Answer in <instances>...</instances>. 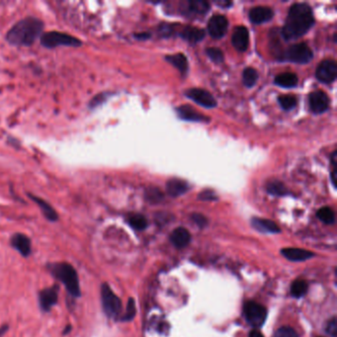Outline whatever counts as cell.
Here are the masks:
<instances>
[{"instance_id":"obj_1","label":"cell","mask_w":337,"mask_h":337,"mask_svg":"<svg viewBox=\"0 0 337 337\" xmlns=\"http://www.w3.org/2000/svg\"><path fill=\"white\" fill-rule=\"evenodd\" d=\"M314 23L312 8L306 3H295L291 6L288 17L282 29L285 40H295L304 36Z\"/></svg>"},{"instance_id":"obj_2","label":"cell","mask_w":337,"mask_h":337,"mask_svg":"<svg viewBox=\"0 0 337 337\" xmlns=\"http://www.w3.org/2000/svg\"><path fill=\"white\" fill-rule=\"evenodd\" d=\"M43 23L34 17H28L14 25L7 33V41L16 46H29L40 37Z\"/></svg>"},{"instance_id":"obj_3","label":"cell","mask_w":337,"mask_h":337,"mask_svg":"<svg viewBox=\"0 0 337 337\" xmlns=\"http://www.w3.org/2000/svg\"><path fill=\"white\" fill-rule=\"evenodd\" d=\"M49 274L64 284L69 295L73 299L81 297L79 277L76 269L69 262H52L47 264Z\"/></svg>"},{"instance_id":"obj_4","label":"cell","mask_w":337,"mask_h":337,"mask_svg":"<svg viewBox=\"0 0 337 337\" xmlns=\"http://www.w3.org/2000/svg\"><path fill=\"white\" fill-rule=\"evenodd\" d=\"M101 304L105 315L110 319L118 320L122 313V301L113 292L109 284L103 283L101 285Z\"/></svg>"},{"instance_id":"obj_5","label":"cell","mask_w":337,"mask_h":337,"mask_svg":"<svg viewBox=\"0 0 337 337\" xmlns=\"http://www.w3.org/2000/svg\"><path fill=\"white\" fill-rule=\"evenodd\" d=\"M313 51L310 47L305 43H300L290 46L281 55L280 60L295 64H307L313 59Z\"/></svg>"},{"instance_id":"obj_6","label":"cell","mask_w":337,"mask_h":337,"mask_svg":"<svg viewBox=\"0 0 337 337\" xmlns=\"http://www.w3.org/2000/svg\"><path fill=\"white\" fill-rule=\"evenodd\" d=\"M42 45L47 48H55L59 46H73L77 47L81 45V42L69 34L61 32H48L42 36L41 38Z\"/></svg>"},{"instance_id":"obj_7","label":"cell","mask_w":337,"mask_h":337,"mask_svg":"<svg viewBox=\"0 0 337 337\" xmlns=\"http://www.w3.org/2000/svg\"><path fill=\"white\" fill-rule=\"evenodd\" d=\"M243 313L247 322L253 327H260L266 319V310L264 307L255 302H246L243 307Z\"/></svg>"},{"instance_id":"obj_8","label":"cell","mask_w":337,"mask_h":337,"mask_svg":"<svg viewBox=\"0 0 337 337\" xmlns=\"http://www.w3.org/2000/svg\"><path fill=\"white\" fill-rule=\"evenodd\" d=\"M59 295H60V287L58 284L41 290L38 293V302L40 310L43 313H49L51 309L58 304Z\"/></svg>"},{"instance_id":"obj_9","label":"cell","mask_w":337,"mask_h":337,"mask_svg":"<svg viewBox=\"0 0 337 337\" xmlns=\"http://www.w3.org/2000/svg\"><path fill=\"white\" fill-rule=\"evenodd\" d=\"M316 78L323 83H331L335 80L337 75L336 63L332 60L321 62L316 69Z\"/></svg>"},{"instance_id":"obj_10","label":"cell","mask_w":337,"mask_h":337,"mask_svg":"<svg viewBox=\"0 0 337 337\" xmlns=\"http://www.w3.org/2000/svg\"><path fill=\"white\" fill-rule=\"evenodd\" d=\"M186 96L205 108H214L217 106L216 99L210 92L204 89H200V88L189 89L186 92Z\"/></svg>"},{"instance_id":"obj_11","label":"cell","mask_w":337,"mask_h":337,"mask_svg":"<svg viewBox=\"0 0 337 337\" xmlns=\"http://www.w3.org/2000/svg\"><path fill=\"white\" fill-rule=\"evenodd\" d=\"M10 245L25 258L32 254V241L24 234H14L10 239Z\"/></svg>"},{"instance_id":"obj_12","label":"cell","mask_w":337,"mask_h":337,"mask_svg":"<svg viewBox=\"0 0 337 337\" xmlns=\"http://www.w3.org/2000/svg\"><path fill=\"white\" fill-rule=\"evenodd\" d=\"M229 26V21L223 15H214L209 23H208V32L209 34L215 38V39H220L224 36Z\"/></svg>"},{"instance_id":"obj_13","label":"cell","mask_w":337,"mask_h":337,"mask_svg":"<svg viewBox=\"0 0 337 337\" xmlns=\"http://www.w3.org/2000/svg\"><path fill=\"white\" fill-rule=\"evenodd\" d=\"M311 111L314 114H321L325 112L328 108V97L323 91H313L309 98Z\"/></svg>"},{"instance_id":"obj_14","label":"cell","mask_w":337,"mask_h":337,"mask_svg":"<svg viewBox=\"0 0 337 337\" xmlns=\"http://www.w3.org/2000/svg\"><path fill=\"white\" fill-rule=\"evenodd\" d=\"M232 42L234 47L238 50L244 51L249 45V34L248 30L244 26H238L233 33Z\"/></svg>"},{"instance_id":"obj_15","label":"cell","mask_w":337,"mask_h":337,"mask_svg":"<svg viewBox=\"0 0 337 337\" xmlns=\"http://www.w3.org/2000/svg\"><path fill=\"white\" fill-rule=\"evenodd\" d=\"M274 16L271 8L266 6L253 7L249 12V19L254 24H261L270 21Z\"/></svg>"},{"instance_id":"obj_16","label":"cell","mask_w":337,"mask_h":337,"mask_svg":"<svg viewBox=\"0 0 337 337\" xmlns=\"http://www.w3.org/2000/svg\"><path fill=\"white\" fill-rule=\"evenodd\" d=\"M170 241L173 245L179 249L186 247L191 241L189 232L184 228H178L174 230L170 236Z\"/></svg>"},{"instance_id":"obj_17","label":"cell","mask_w":337,"mask_h":337,"mask_svg":"<svg viewBox=\"0 0 337 337\" xmlns=\"http://www.w3.org/2000/svg\"><path fill=\"white\" fill-rule=\"evenodd\" d=\"M281 253L291 261H305L313 258V252L301 248H284Z\"/></svg>"},{"instance_id":"obj_18","label":"cell","mask_w":337,"mask_h":337,"mask_svg":"<svg viewBox=\"0 0 337 337\" xmlns=\"http://www.w3.org/2000/svg\"><path fill=\"white\" fill-rule=\"evenodd\" d=\"M177 113H178V116L182 120L190 121V122H206V121H209L206 116L198 113L197 111H195L193 109L192 107H190L188 105L180 106L179 108H177Z\"/></svg>"},{"instance_id":"obj_19","label":"cell","mask_w":337,"mask_h":337,"mask_svg":"<svg viewBox=\"0 0 337 337\" xmlns=\"http://www.w3.org/2000/svg\"><path fill=\"white\" fill-rule=\"evenodd\" d=\"M189 189V185L186 181L178 179V178H173L170 179L166 184V190L170 196L172 197H178L183 195L184 193L187 192Z\"/></svg>"},{"instance_id":"obj_20","label":"cell","mask_w":337,"mask_h":337,"mask_svg":"<svg viewBox=\"0 0 337 337\" xmlns=\"http://www.w3.org/2000/svg\"><path fill=\"white\" fill-rule=\"evenodd\" d=\"M252 226L262 233H270V234H277L280 233V228L272 220L255 217L252 219Z\"/></svg>"},{"instance_id":"obj_21","label":"cell","mask_w":337,"mask_h":337,"mask_svg":"<svg viewBox=\"0 0 337 337\" xmlns=\"http://www.w3.org/2000/svg\"><path fill=\"white\" fill-rule=\"evenodd\" d=\"M31 199L34 200L36 202V204L40 207V209L42 210L44 216L46 217L47 219L49 221H57L59 219V216L58 213L54 211V209L48 204V202L44 201L43 199L39 198V197H35V196H31Z\"/></svg>"},{"instance_id":"obj_22","label":"cell","mask_w":337,"mask_h":337,"mask_svg":"<svg viewBox=\"0 0 337 337\" xmlns=\"http://www.w3.org/2000/svg\"><path fill=\"white\" fill-rule=\"evenodd\" d=\"M181 37L190 43H198L205 37V31L197 27H186L182 31Z\"/></svg>"},{"instance_id":"obj_23","label":"cell","mask_w":337,"mask_h":337,"mask_svg":"<svg viewBox=\"0 0 337 337\" xmlns=\"http://www.w3.org/2000/svg\"><path fill=\"white\" fill-rule=\"evenodd\" d=\"M165 60L171 64L173 67H175L181 73H186L188 70V62L186 57L183 53H175V54H169L166 55Z\"/></svg>"},{"instance_id":"obj_24","label":"cell","mask_w":337,"mask_h":337,"mask_svg":"<svg viewBox=\"0 0 337 337\" xmlns=\"http://www.w3.org/2000/svg\"><path fill=\"white\" fill-rule=\"evenodd\" d=\"M275 83L284 88H293L298 84V77L295 73H281L275 77Z\"/></svg>"},{"instance_id":"obj_25","label":"cell","mask_w":337,"mask_h":337,"mask_svg":"<svg viewBox=\"0 0 337 337\" xmlns=\"http://www.w3.org/2000/svg\"><path fill=\"white\" fill-rule=\"evenodd\" d=\"M266 190L269 194L274 195V196H285L289 194V191L286 188V186L281 181H278V180L269 182L266 186Z\"/></svg>"},{"instance_id":"obj_26","label":"cell","mask_w":337,"mask_h":337,"mask_svg":"<svg viewBox=\"0 0 337 337\" xmlns=\"http://www.w3.org/2000/svg\"><path fill=\"white\" fill-rule=\"evenodd\" d=\"M128 222L133 229H135L137 231H143L147 227L146 218L143 215H140V214L131 215L130 217H128Z\"/></svg>"},{"instance_id":"obj_27","label":"cell","mask_w":337,"mask_h":337,"mask_svg":"<svg viewBox=\"0 0 337 337\" xmlns=\"http://www.w3.org/2000/svg\"><path fill=\"white\" fill-rule=\"evenodd\" d=\"M316 216L322 222H324L326 224H332L335 221L334 212L332 211V209H330L328 207H323V208L319 209L316 213Z\"/></svg>"},{"instance_id":"obj_28","label":"cell","mask_w":337,"mask_h":337,"mask_svg":"<svg viewBox=\"0 0 337 337\" xmlns=\"http://www.w3.org/2000/svg\"><path fill=\"white\" fill-rule=\"evenodd\" d=\"M257 79H258V73L256 72V70L252 68H247L244 70L242 74V80L243 84L246 87H252L256 83Z\"/></svg>"},{"instance_id":"obj_29","label":"cell","mask_w":337,"mask_h":337,"mask_svg":"<svg viewBox=\"0 0 337 337\" xmlns=\"http://www.w3.org/2000/svg\"><path fill=\"white\" fill-rule=\"evenodd\" d=\"M210 9V5L207 1L194 0L189 1V10L196 14H206Z\"/></svg>"},{"instance_id":"obj_30","label":"cell","mask_w":337,"mask_h":337,"mask_svg":"<svg viewBox=\"0 0 337 337\" xmlns=\"http://www.w3.org/2000/svg\"><path fill=\"white\" fill-rule=\"evenodd\" d=\"M308 291V285L304 280H296L291 286V294L295 298L303 297Z\"/></svg>"},{"instance_id":"obj_31","label":"cell","mask_w":337,"mask_h":337,"mask_svg":"<svg viewBox=\"0 0 337 337\" xmlns=\"http://www.w3.org/2000/svg\"><path fill=\"white\" fill-rule=\"evenodd\" d=\"M278 101H279L280 106L284 110H292L293 108L297 106V98L294 95H290V94L281 95L278 98Z\"/></svg>"},{"instance_id":"obj_32","label":"cell","mask_w":337,"mask_h":337,"mask_svg":"<svg viewBox=\"0 0 337 337\" xmlns=\"http://www.w3.org/2000/svg\"><path fill=\"white\" fill-rule=\"evenodd\" d=\"M136 303L134 301V299L130 298L127 304V308H126V312L121 316V320L122 321H131L132 319H134L135 315H136Z\"/></svg>"},{"instance_id":"obj_33","label":"cell","mask_w":337,"mask_h":337,"mask_svg":"<svg viewBox=\"0 0 337 337\" xmlns=\"http://www.w3.org/2000/svg\"><path fill=\"white\" fill-rule=\"evenodd\" d=\"M145 197H146V200L149 201L150 203H158L163 199V194L158 188L150 187L146 189Z\"/></svg>"},{"instance_id":"obj_34","label":"cell","mask_w":337,"mask_h":337,"mask_svg":"<svg viewBox=\"0 0 337 337\" xmlns=\"http://www.w3.org/2000/svg\"><path fill=\"white\" fill-rule=\"evenodd\" d=\"M208 57L215 63L219 64L223 61V53L222 51L217 48H208L206 50Z\"/></svg>"},{"instance_id":"obj_35","label":"cell","mask_w":337,"mask_h":337,"mask_svg":"<svg viewBox=\"0 0 337 337\" xmlns=\"http://www.w3.org/2000/svg\"><path fill=\"white\" fill-rule=\"evenodd\" d=\"M275 337H298V333L290 326H283L276 331Z\"/></svg>"},{"instance_id":"obj_36","label":"cell","mask_w":337,"mask_h":337,"mask_svg":"<svg viewBox=\"0 0 337 337\" xmlns=\"http://www.w3.org/2000/svg\"><path fill=\"white\" fill-rule=\"evenodd\" d=\"M326 333L329 334L331 337H336L337 333V323L336 318L333 317L330 319L326 325Z\"/></svg>"},{"instance_id":"obj_37","label":"cell","mask_w":337,"mask_h":337,"mask_svg":"<svg viewBox=\"0 0 337 337\" xmlns=\"http://www.w3.org/2000/svg\"><path fill=\"white\" fill-rule=\"evenodd\" d=\"M192 219L195 223H197L201 228L205 227L208 223V219L206 218V217H204L203 215H200V214H193Z\"/></svg>"},{"instance_id":"obj_38","label":"cell","mask_w":337,"mask_h":337,"mask_svg":"<svg viewBox=\"0 0 337 337\" xmlns=\"http://www.w3.org/2000/svg\"><path fill=\"white\" fill-rule=\"evenodd\" d=\"M199 198L202 199V200H216L217 199L215 193L213 192V191H210V190H207V191L201 193L199 195Z\"/></svg>"},{"instance_id":"obj_39","label":"cell","mask_w":337,"mask_h":337,"mask_svg":"<svg viewBox=\"0 0 337 337\" xmlns=\"http://www.w3.org/2000/svg\"><path fill=\"white\" fill-rule=\"evenodd\" d=\"M135 37L138 38V39H140V40H146V39H148L150 37V35L148 33H141V34L135 35Z\"/></svg>"},{"instance_id":"obj_40","label":"cell","mask_w":337,"mask_h":337,"mask_svg":"<svg viewBox=\"0 0 337 337\" xmlns=\"http://www.w3.org/2000/svg\"><path fill=\"white\" fill-rule=\"evenodd\" d=\"M9 329V325L8 324H4L2 326H0V337L3 336Z\"/></svg>"},{"instance_id":"obj_41","label":"cell","mask_w":337,"mask_h":337,"mask_svg":"<svg viewBox=\"0 0 337 337\" xmlns=\"http://www.w3.org/2000/svg\"><path fill=\"white\" fill-rule=\"evenodd\" d=\"M249 337H264L263 334L258 331V330H252L250 333H249Z\"/></svg>"},{"instance_id":"obj_42","label":"cell","mask_w":337,"mask_h":337,"mask_svg":"<svg viewBox=\"0 0 337 337\" xmlns=\"http://www.w3.org/2000/svg\"><path fill=\"white\" fill-rule=\"evenodd\" d=\"M72 330H73V326H72L71 324H68V325L65 327L64 331H63V335H67V334H69Z\"/></svg>"},{"instance_id":"obj_43","label":"cell","mask_w":337,"mask_h":337,"mask_svg":"<svg viewBox=\"0 0 337 337\" xmlns=\"http://www.w3.org/2000/svg\"><path fill=\"white\" fill-rule=\"evenodd\" d=\"M335 176H336V174H335V170H333V171L331 172V174H330V179H331V182H332V184H333L334 187H335V182H336Z\"/></svg>"},{"instance_id":"obj_44","label":"cell","mask_w":337,"mask_h":337,"mask_svg":"<svg viewBox=\"0 0 337 337\" xmlns=\"http://www.w3.org/2000/svg\"><path fill=\"white\" fill-rule=\"evenodd\" d=\"M218 5H223V6H231L232 2H217Z\"/></svg>"}]
</instances>
